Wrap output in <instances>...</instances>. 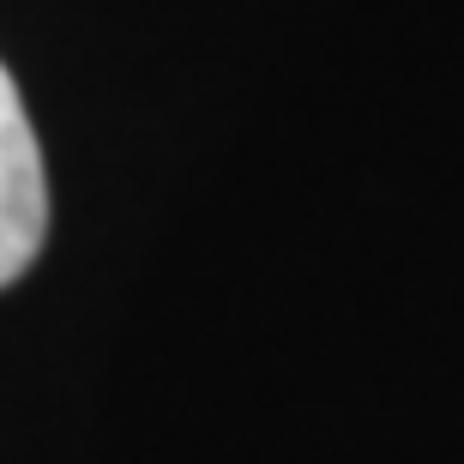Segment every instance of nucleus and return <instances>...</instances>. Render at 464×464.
Segmentation results:
<instances>
[{"label": "nucleus", "instance_id": "f257e3e1", "mask_svg": "<svg viewBox=\"0 0 464 464\" xmlns=\"http://www.w3.org/2000/svg\"><path fill=\"white\" fill-rule=\"evenodd\" d=\"M49 236V175L13 72L0 67V290L31 272Z\"/></svg>", "mask_w": 464, "mask_h": 464}]
</instances>
